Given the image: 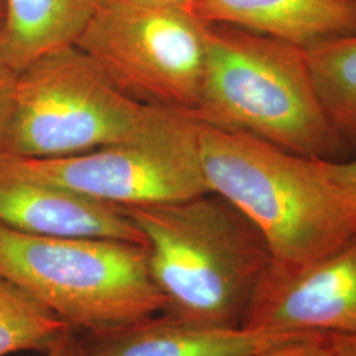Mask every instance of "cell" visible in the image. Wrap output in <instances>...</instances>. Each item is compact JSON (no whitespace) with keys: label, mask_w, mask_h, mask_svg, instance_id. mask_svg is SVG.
Wrapping results in <instances>:
<instances>
[{"label":"cell","mask_w":356,"mask_h":356,"mask_svg":"<svg viewBox=\"0 0 356 356\" xmlns=\"http://www.w3.org/2000/svg\"><path fill=\"white\" fill-rule=\"evenodd\" d=\"M261 356H329L323 338L286 344Z\"/></svg>","instance_id":"16"},{"label":"cell","mask_w":356,"mask_h":356,"mask_svg":"<svg viewBox=\"0 0 356 356\" xmlns=\"http://www.w3.org/2000/svg\"><path fill=\"white\" fill-rule=\"evenodd\" d=\"M0 58L16 73L76 45L95 4L90 0H4Z\"/></svg>","instance_id":"12"},{"label":"cell","mask_w":356,"mask_h":356,"mask_svg":"<svg viewBox=\"0 0 356 356\" xmlns=\"http://www.w3.org/2000/svg\"><path fill=\"white\" fill-rule=\"evenodd\" d=\"M90 1H92V3L95 4V7H98V6H103V4L111 3V1H114V0H90Z\"/></svg>","instance_id":"22"},{"label":"cell","mask_w":356,"mask_h":356,"mask_svg":"<svg viewBox=\"0 0 356 356\" xmlns=\"http://www.w3.org/2000/svg\"><path fill=\"white\" fill-rule=\"evenodd\" d=\"M321 110L344 145H356V35L305 49Z\"/></svg>","instance_id":"13"},{"label":"cell","mask_w":356,"mask_h":356,"mask_svg":"<svg viewBox=\"0 0 356 356\" xmlns=\"http://www.w3.org/2000/svg\"><path fill=\"white\" fill-rule=\"evenodd\" d=\"M0 225L32 235L104 238L147 245L119 206L1 172Z\"/></svg>","instance_id":"9"},{"label":"cell","mask_w":356,"mask_h":356,"mask_svg":"<svg viewBox=\"0 0 356 356\" xmlns=\"http://www.w3.org/2000/svg\"><path fill=\"white\" fill-rule=\"evenodd\" d=\"M132 4L157 7V8H182L188 11V6L191 0H123Z\"/></svg>","instance_id":"20"},{"label":"cell","mask_w":356,"mask_h":356,"mask_svg":"<svg viewBox=\"0 0 356 356\" xmlns=\"http://www.w3.org/2000/svg\"><path fill=\"white\" fill-rule=\"evenodd\" d=\"M323 341L329 356H356V335H330Z\"/></svg>","instance_id":"19"},{"label":"cell","mask_w":356,"mask_h":356,"mask_svg":"<svg viewBox=\"0 0 356 356\" xmlns=\"http://www.w3.org/2000/svg\"><path fill=\"white\" fill-rule=\"evenodd\" d=\"M182 114L118 89L76 45L53 51L17 76L8 152L61 157L140 140Z\"/></svg>","instance_id":"5"},{"label":"cell","mask_w":356,"mask_h":356,"mask_svg":"<svg viewBox=\"0 0 356 356\" xmlns=\"http://www.w3.org/2000/svg\"><path fill=\"white\" fill-rule=\"evenodd\" d=\"M327 168L332 178L342 186L356 206V160L351 163L327 161Z\"/></svg>","instance_id":"17"},{"label":"cell","mask_w":356,"mask_h":356,"mask_svg":"<svg viewBox=\"0 0 356 356\" xmlns=\"http://www.w3.org/2000/svg\"><path fill=\"white\" fill-rule=\"evenodd\" d=\"M244 327L325 338L356 335V236L305 268H272L254 293Z\"/></svg>","instance_id":"8"},{"label":"cell","mask_w":356,"mask_h":356,"mask_svg":"<svg viewBox=\"0 0 356 356\" xmlns=\"http://www.w3.org/2000/svg\"><path fill=\"white\" fill-rule=\"evenodd\" d=\"M310 339L321 338L244 326H207L159 314L91 337L85 342V356H261Z\"/></svg>","instance_id":"10"},{"label":"cell","mask_w":356,"mask_h":356,"mask_svg":"<svg viewBox=\"0 0 356 356\" xmlns=\"http://www.w3.org/2000/svg\"><path fill=\"white\" fill-rule=\"evenodd\" d=\"M198 145L209 189L259 229L275 272L307 267L355 238L356 206L331 176L329 160L201 122Z\"/></svg>","instance_id":"1"},{"label":"cell","mask_w":356,"mask_h":356,"mask_svg":"<svg viewBox=\"0 0 356 356\" xmlns=\"http://www.w3.org/2000/svg\"><path fill=\"white\" fill-rule=\"evenodd\" d=\"M139 229L164 314L193 323L243 326L273 259L242 213L214 193L184 201L119 206Z\"/></svg>","instance_id":"2"},{"label":"cell","mask_w":356,"mask_h":356,"mask_svg":"<svg viewBox=\"0 0 356 356\" xmlns=\"http://www.w3.org/2000/svg\"><path fill=\"white\" fill-rule=\"evenodd\" d=\"M204 24L236 26L309 49L356 35V0H191Z\"/></svg>","instance_id":"11"},{"label":"cell","mask_w":356,"mask_h":356,"mask_svg":"<svg viewBox=\"0 0 356 356\" xmlns=\"http://www.w3.org/2000/svg\"><path fill=\"white\" fill-rule=\"evenodd\" d=\"M4 13H6V8H4V0H0V29L4 23Z\"/></svg>","instance_id":"21"},{"label":"cell","mask_w":356,"mask_h":356,"mask_svg":"<svg viewBox=\"0 0 356 356\" xmlns=\"http://www.w3.org/2000/svg\"><path fill=\"white\" fill-rule=\"evenodd\" d=\"M204 29L182 8L114 0L95 7L76 47L131 98L193 114L206 69Z\"/></svg>","instance_id":"6"},{"label":"cell","mask_w":356,"mask_h":356,"mask_svg":"<svg viewBox=\"0 0 356 356\" xmlns=\"http://www.w3.org/2000/svg\"><path fill=\"white\" fill-rule=\"evenodd\" d=\"M17 76L0 58V154L8 152L13 135Z\"/></svg>","instance_id":"15"},{"label":"cell","mask_w":356,"mask_h":356,"mask_svg":"<svg viewBox=\"0 0 356 356\" xmlns=\"http://www.w3.org/2000/svg\"><path fill=\"white\" fill-rule=\"evenodd\" d=\"M72 329L11 281L0 277V356L45 353Z\"/></svg>","instance_id":"14"},{"label":"cell","mask_w":356,"mask_h":356,"mask_svg":"<svg viewBox=\"0 0 356 356\" xmlns=\"http://www.w3.org/2000/svg\"><path fill=\"white\" fill-rule=\"evenodd\" d=\"M200 120L182 114L140 140L61 157L0 154V172L116 206L176 202L211 193L200 160Z\"/></svg>","instance_id":"7"},{"label":"cell","mask_w":356,"mask_h":356,"mask_svg":"<svg viewBox=\"0 0 356 356\" xmlns=\"http://www.w3.org/2000/svg\"><path fill=\"white\" fill-rule=\"evenodd\" d=\"M0 277L91 337L166 312L147 245L138 243L42 236L0 225Z\"/></svg>","instance_id":"4"},{"label":"cell","mask_w":356,"mask_h":356,"mask_svg":"<svg viewBox=\"0 0 356 356\" xmlns=\"http://www.w3.org/2000/svg\"><path fill=\"white\" fill-rule=\"evenodd\" d=\"M206 69L193 115L300 156L335 161L346 145L316 97L306 51L236 26L206 24Z\"/></svg>","instance_id":"3"},{"label":"cell","mask_w":356,"mask_h":356,"mask_svg":"<svg viewBox=\"0 0 356 356\" xmlns=\"http://www.w3.org/2000/svg\"><path fill=\"white\" fill-rule=\"evenodd\" d=\"M45 356H85V342L74 330L67 331L45 351Z\"/></svg>","instance_id":"18"}]
</instances>
